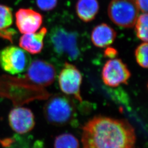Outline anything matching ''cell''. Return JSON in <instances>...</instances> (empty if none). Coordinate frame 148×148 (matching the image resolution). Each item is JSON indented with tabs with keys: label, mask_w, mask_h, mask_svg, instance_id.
I'll return each mask as SVG.
<instances>
[{
	"label": "cell",
	"mask_w": 148,
	"mask_h": 148,
	"mask_svg": "<svg viewBox=\"0 0 148 148\" xmlns=\"http://www.w3.org/2000/svg\"><path fill=\"white\" fill-rule=\"evenodd\" d=\"M136 140L134 130L125 120L98 116L82 130L84 148H134Z\"/></svg>",
	"instance_id": "6da1fadb"
},
{
	"label": "cell",
	"mask_w": 148,
	"mask_h": 148,
	"mask_svg": "<svg viewBox=\"0 0 148 148\" xmlns=\"http://www.w3.org/2000/svg\"><path fill=\"white\" fill-rule=\"evenodd\" d=\"M148 43L143 42L138 46L135 51V57L137 63L143 68H148Z\"/></svg>",
	"instance_id": "e0dca14e"
},
{
	"label": "cell",
	"mask_w": 148,
	"mask_h": 148,
	"mask_svg": "<svg viewBox=\"0 0 148 148\" xmlns=\"http://www.w3.org/2000/svg\"><path fill=\"white\" fill-rule=\"evenodd\" d=\"M8 121L12 129L19 134H25L35 126V117L31 110L24 107H16L10 111Z\"/></svg>",
	"instance_id": "9c48e42d"
},
{
	"label": "cell",
	"mask_w": 148,
	"mask_h": 148,
	"mask_svg": "<svg viewBox=\"0 0 148 148\" xmlns=\"http://www.w3.org/2000/svg\"><path fill=\"white\" fill-rule=\"evenodd\" d=\"M58 81L60 90L63 93L73 96L80 102L82 101L80 92L82 76L75 65L65 63L59 75Z\"/></svg>",
	"instance_id": "8992f818"
},
{
	"label": "cell",
	"mask_w": 148,
	"mask_h": 148,
	"mask_svg": "<svg viewBox=\"0 0 148 148\" xmlns=\"http://www.w3.org/2000/svg\"><path fill=\"white\" fill-rule=\"evenodd\" d=\"M16 25L21 34L37 32L42 24V15L30 8H21L16 12Z\"/></svg>",
	"instance_id": "30bf717a"
},
{
	"label": "cell",
	"mask_w": 148,
	"mask_h": 148,
	"mask_svg": "<svg viewBox=\"0 0 148 148\" xmlns=\"http://www.w3.org/2000/svg\"><path fill=\"white\" fill-rule=\"evenodd\" d=\"M47 32V29L43 27L39 32L24 34L19 40L20 47L32 54L40 53L43 47V40Z\"/></svg>",
	"instance_id": "8fae6325"
},
{
	"label": "cell",
	"mask_w": 148,
	"mask_h": 148,
	"mask_svg": "<svg viewBox=\"0 0 148 148\" xmlns=\"http://www.w3.org/2000/svg\"><path fill=\"white\" fill-rule=\"evenodd\" d=\"M139 10L143 13H147L148 0H135Z\"/></svg>",
	"instance_id": "d6986e66"
},
{
	"label": "cell",
	"mask_w": 148,
	"mask_h": 148,
	"mask_svg": "<svg viewBox=\"0 0 148 148\" xmlns=\"http://www.w3.org/2000/svg\"><path fill=\"white\" fill-rule=\"evenodd\" d=\"M50 42L55 53L75 61L81 54L76 32H69L63 27H55L50 34Z\"/></svg>",
	"instance_id": "3957f363"
},
{
	"label": "cell",
	"mask_w": 148,
	"mask_h": 148,
	"mask_svg": "<svg viewBox=\"0 0 148 148\" xmlns=\"http://www.w3.org/2000/svg\"><path fill=\"white\" fill-rule=\"evenodd\" d=\"M148 17L147 13L138 16L136 23V32L138 38L144 42L148 41Z\"/></svg>",
	"instance_id": "2e32d148"
},
{
	"label": "cell",
	"mask_w": 148,
	"mask_h": 148,
	"mask_svg": "<svg viewBox=\"0 0 148 148\" xmlns=\"http://www.w3.org/2000/svg\"><path fill=\"white\" fill-rule=\"evenodd\" d=\"M44 115L49 123L55 126H65L75 120L76 107L68 96L56 94L46 102L43 108Z\"/></svg>",
	"instance_id": "7a4b0ae2"
},
{
	"label": "cell",
	"mask_w": 148,
	"mask_h": 148,
	"mask_svg": "<svg viewBox=\"0 0 148 148\" xmlns=\"http://www.w3.org/2000/svg\"><path fill=\"white\" fill-rule=\"evenodd\" d=\"M104 54L106 57L110 58H115L117 54V51L113 48H108L104 52Z\"/></svg>",
	"instance_id": "ffe728a7"
},
{
	"label": "cell",
	"mask_w": 148,
	"mask_h": 148,
	"mask_svg": "<svg viewBox=\"0 0 148 148\" xmlns=\"http://www.w3.org/2000/svg\"><path fill=\"white\" fill-rule=\"evenodd\" d=\"M58 0H36L38 7L44 11L53 10L57 5Z\"/></svg>",
	"instance_id": "ac0fdd59"
},
{
	"label": "cell",
	"mask_w": 148,
	"mask_h": 148,
	"mask_svg": "<svg viewBox=\"0 0 148 148\" xmlns=\"http://www.w3.org/2000/svg\"><path fill=\"white\" fill-rule=\"evenodd\" d=\"M27 71L25 79L38 87L51 85L56 76V70L53 65L41 59L32 62Z\"/></svg>",
	"instance_id": "52a82bcc"
},
{
	"label": "cell",
	"mask_w": 148,
	"mask_h": 148,
	"mask_svg": "<svg viewBox=\"0 0 148 148\" xmlns=\"http://www.w3.org/2000/svg\"><path fill=\"white\" fill-rule=\"evenodd\" d=\"M131 76L127 65L120 59L113 58L108 60L101 72L104 83L110 87H117L127 84Z\"/></svg>",
	"instance_id": "ba28073f"
},
{
	"label": "cell",
	"mask_w": 148,
	"mask_h": 148,
	"mask_svg": "<svg viewBox=\"0 0 148 148\" xmlns=\"http://www.w3.org/2000/svg\"><path fill=\"white\" fill-rule=\"evenodd\" d=\"M32 59L25 50L14 46H10L0 51V66L5 71L12 74L27 71Z\"/></svg>",
	"instance_id": "5b68a950"
},
{
	"label": "cell",
	"mask_w": 148,
	"mask_h": 148,
	"mask_svg": "<svg viewBox=\"0 0 148 148\" xmlns=\"http://www.w3.org/2000/svg\"><path fill=\"white\" fill-rule=\"evenodd\" d=\"M139 12L135 0H112L108 10L111 21L123 28H132L135 25Z\"/></svg>",
	"instance_id": "277c9868"
},
{
	"label": "cell",
	"mask_w": 148,
	"mask_h": 148,
	"mask_svg": "<svg viewBox=\"0 0 148 148\" xmlns=\"http://www.w3.org/2000/svg\"><path fill=\"white\" fill-rule=\"evenodd\" d=\"M116 37V32L110 25L106 23L99 24L93 29L91 40L96 47L105 48L114 42Z\"/></svg>",
	"instance_id": "7c38bea8"
},
{
	"label": "cell",
	"mask_w": 148,
	"mask_h": 148,
	"mask_svg": "<svg viewBox=\"0 0 148 148\" xmlns=\"http://www.w3.org/2000/svg\"><path fill=\"white\" fill-rule=\"evenodd\" d=\"M54 148H79L78 139L70 133H63L56 138Z\"/></svg>",
	"instance_id": "9a60e30c"
},
{
	"label": "cell",
	"mask_w": 148,
	"mask_h": 148,
	"mask_svg": "<svg viewBox=\"0 0 148 148\" xmlns=\"http://www.w3.org/2000/svg\"><path fill=\"white\" fill-rule=\"evenodd\" d=\"M13 23V16L11 8L0 5V38L13 42L16 31L11 29Z\"/></svg>",
	"instance_id": "4fadbf2b"
},
{
	"label": "cell",
	"mask_w": 148,
	"mask_h": 148,
	"mask_svg": "<svg viewBox=\"0 0 148 148\" xmlns=\"http://www.w3.org/2000/svg\"><path fill=\"white\" fill-rule=\"evenodd\" d=\"M99 9L98 0H78L76 5L77 14L82 21H93Z\"/></svg>",
	"instance_id": "5bb4252c"
}]
</instances>
